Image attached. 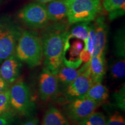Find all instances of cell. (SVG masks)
<instances>
[{
  "mask_svg": "<svg viewBox=\"0 0 125 125\" xmlns=\"http://www.w3.org/2000/svg\"><path fill=\"white\" fill-rule=\"evenodd\" d=\"M68 31L67 25L55 24L46 28L41 36L45 67L54 74L63 64Z\"/></svg>",
  "mask_w": 125,
  "mask_h": 125,
  "instance_id": "cell-1",
  "label": "cell"
},
{
  "mask_svg": "<svg viewBox=\"0 0 125 125\" xmlns=\"http://www.w3.org/2000/svg\"><path fill=\"white\" fill-rule=\"evenodd\" d=\"M15 54L19 60L31 68L41 65L43 60L42 40L38 32L23 30L19 39Z\"/></svg>",
  "mask_w": 125,
  "mask_h": 125,
  "instance_id": "cell-2",
  "label": "cell"
},
{
  "mask_svg": "<svg viewBox=\"0 0 125 125\" xmlns=\"http://www.w3.org/2000/svg\"><path fill=\"white\" fill-rule=\"evenodd\" d=\"M68 23L90 22L96 19L103 10L101 0H66Z\"/></svg>",
  "mask_w": 125,
  "mask_h": 125,
  "instance_id": "cell-3",
  "label": "cell"
},
{
  "mask_svg": "<svg viewBox=\"0 0 125 125\" xmlns=\"http://www.w3.org/2000/svg\"><path fill=\"white\" fill-rule=\"evenodd\" d=\"M23 30L12 19L0 18V64L15 54L17 43Z\"/></svg>",
  "mask_w": 125,
  "mask_h": 125,
  "instance_id": "cell-4",
  "label": "cell"
},
{
  "mask_svg": "<svg viewBox=\"0 0 125 125\" xmlns=\"http://www.w3.org/2000/svg\"><path fill=\"white\" fill-rule=\"evenodd\" d=\"M11 109L16 114L30 116L35 109L29 86L23 80H17L9 89Z\"/></svg>",
  "mask_w": 125,
  "mask_h": 125,
  "instance_id": "cell-5",
  "label": "cell"
},
{
  "mask_svg": "<svg viewBox=\"0 0 125 125\" xmlns=\"http://www.w3.org/2000/svg\"><path fill=\"white\" fill-rule=\"evenodd\" d=\"M82 67V70L79 75L59 92V100L64 104L84 97L93 85V82L89 70V62H85Z\"/></svg>",
  "mask_w": 125,
  "mask_h": 125,
  "instance_id": "cell-6",
  "label": "cell"
},
{
  "mask_svg": "<svg viewBox=\"0 0 125 125\" xmlns=\"http://www.w3.org/2000/svg\"><path fill=\"white\" fill-rule=\"evenodd\" d=\"M99 106L97 103L83 97L64 103L62 109L73 125H81Z\"/></svg>",
  "mask_w": 125,
  "mask_h": 125,
  "instance_id": "cell-7",
  "label": "cell"
},
{
  "mask_svg": "<svg viewBox=\"0 0 125 125\" xmlns=\"http://www.w3.org/2000/svg\"><path fill=\"white\" fill-rule=\"evenodd\" d=\"M18 17L31 29H44L49 23L45 4L37 2L25 5L19 12Z\"/></svg>",
  "mask_w": 125,
  "mask_h": 125,
  "instance_id": "cell-8",
  "label": "cell"
},
{
  "mask_svg": "<svg viewBox=\"0 0 125 125\" xmlns=\"http://www.w3.org/2000/svg\"><path fill=\"white\" fill-rule=\"evenodd\" d=\"M38 90V96L43 101L56 98L60 92V85L56 75L45 67L39 76Z\"/></svg>",
  "mask_w": 125,
  "mask_h": 125,
  "instance_id": "cell-9",
  "label": "cell"
},
{
  "mask_svg": "<svg viewBox=\"0 0 125 125\" xmlns=\"http://www.w3.org/2000/svg\"><path fill=\"white\" fill-rule=\"evenodd\" d=\"M22 68V62L15 54L3 61L0 65V77L9 85H12L19 78Z\"/></svg>",
  "mask_w": 125,
  "mask_h": 125,
  "instance_id": "cell-10",
  "label": "cell"
},
{
  "mask_svg": "<svg viewBox=\"0 0 125 125\" xmlns=\"http://www.w3.org/2000/svg\"><path fill=\"white\" fill-rule=\"evenodd\" d=\"M94 26L95 39L94 47L92 56L105 54L107 41L108 26L103 16H98L96 19Z\"/></svg>",
  "mask_w": 125,
  "mask_h": 125,
  "instance_id": "cell-11",
  "label": "cell"
},
{
  "mask_svg": "<svg viewBox=\"0 0 125 125\" xmlns=\"http://www.w3.org/2000/svg\"><path fill=\"white\" fill-rule=\"evenodd\" d=\"M49 21L57 23L67 17L68 5L66 0H53L45 4Z\"/></svg>",
  "mask_w": 125,
  "mask_h": 125,
  "instance_id": "cell-12",
  "label": "cell"
},
{
  "mask_svg": "<svg viewBox=\"0 0 125 125\" xmlns=\"http://www.w3.org/2000/svg\"><path fill=\"white\" fill-rule=\"evenodd\" d=\"M89 70L93 83L102 82L106 73L105 54L92 56L89 62Z\"/></svg>",
  "mask_w": 125,
  "mask_h": 125,
  "instance_id": "cell-13",
  "label": "cell"
},
{
  "mask_svg": "<svg viewBox=\"0 0 125 125\" xmlns=\"http://www.w3.org/2000/svg\"><path fill=\"white\" fill-rule=\"evenodd\" d=\"M82 70V67L78 70L75 67L62 64L55 74L60 85V91L71 83L79 75Z\"/></svg>",
  "mask_w": 125,
  "mask_h": 125,
  "instance_id": "cell-14",
  "label": "cell"
},
{
  "mask_svg": "<svg viewBox=\"0 0 125 125\" xmlns=\"http://www.w3.org/2000/svg\"><path fill=\"white\" fill-rule=\"evenodd\" d=\"M41 125H71L62 112L56 107H51L45 112Z\"/></svg>",
  "mask_w": 125,
  "mask_h": 125,
  "instance_id": "cell-15",
  "label": "cell"
},
{
  "mask_svg": "<svg viewBox=\"0 0 125 125\" xmlns=\"http://www.w3.org/2000/svg\"><path fill=\"white\" fill-rule=\"evenodd\" d=\"M84 97L94 101L100 105L107 102L108 99V90L101 82L94 83Z\"/></svg>",
  "mask_w": 125,
  "mask_h": 125,
  "instance_id": "cell-16",
  "label": "cell"
},
{
  "mask_svg": "<svg viewBox=\"0 0 125 125\" xmlns=\"http://www.w3.org/2000/svg\"><path fill=\"white\" fill-rule=\"evenodd\" d=\"M102 7L109 13L108 18L114 20L125 15V0H101Z\"/></svg>",
  "mask_w": 125,
  "mask_h": 125,
  "instance_id": "cell-17",
  "label": "cell"
},
{
  "mask_svg": "<svg viewBox=\"0 0 125 125\" xmlns=\"http://www.w3.org/2000/svg\"><path fill=\"white\" fill-rule=\"evenodd\" d=\"M90 24V22L76 23L71 30H68L65 42H69L70 39L75 38L82 40L85 43L88 37Z\"/></svg>",
  "mask_w": 125,
  "mask_h": 125,
  "instance_id": "cell-18",
  "label": "cell"
},
{
  "mask_svg": "<svg viewBox=\"0 0 125 125\" xmlns=\"http://www.w3.org/2000/svg\"><path fill=\"white\" fill-rule=\"evenodd\" d=\"M95 32L94 24L90 23L89 31L87 41L84 45L83 49L80 54V59L82 62H89L93 54L94 47Z\"/></svg>",
  "mask_w": 125,
  "mask_h": 125,
  "instance_id": "cell-19",
  "label": "cell"
},
{
  "mask_svg": "<svg viewBox=\"0 0 125 125\" xmlns=\"http://www.w3.org/2000/svg\"><path fill=\"white\" fill-rule=\"evenodd\" d=\"M114 48L115 53L118 59H125V30H119L114 37Z\"/></svg>",
  "mask_w": 125,
  "mask_h": 125,
  "instance_id": "cell-20",
  "label": "cell"
},
{
  "mask_svg": "<svg viewBox=\"0 0 125 125\" xmlns=\"http://www.w3.org/2000/svg\"><path fill=\"white\" fill-rule=\"evenodd\" d=\"M111 75L115 79H122L125 75V59H118L114 62L110 70Z\"/></svg>",
  "mask_w": 125,
  "mask_h": 125,
  "instance_id": "cell-21",
  "label": "cell"
},
{
  "mask_svg": "<svg viewBox=\"0 0 125 125\" xmlns=\"http://www.w3.org/2000/svg\"><path fill=\"white\" fill-rule=\"evenodd\" d=\"M81 125H106L105 117L100 112H94L83 121Z\"/></svg>",
  "mask_w": 125,
  "mask_h": 125,
  "instance_id": "cell-22",
  "label": "cell"
},
{
  "mask_svg": "<svg viewBox=\"0 0 125 125\" xmlns=\"http://www.w3.org/2000/svg\"><path fill=\"white\" fill-rule=\"evenodd\" d=\"M125 85L113 94L114 105L125 111Z\"/></svg>",
  "mask_w": 125,
  "mask_h": 125,
  "instance_id": "cell-23",
  "label": "cell"
},
{
  "mask_svg": "<svg viewBox=\"0 0 125 125\" xmlns=\"http://www.w3.org/2000/svg\"><path fill=\"white\" fill-rule=\"evenodd\" d=\"M12 110L9 89L0 93V115Z\"/></svg>",
  "mask_w": 125,
  "mask_h": 125,
  "instance_id": "cell-24",
  "label": "cell"
},
{
  "mask_svg": "<svg viewBox=\"0 0 125 125\" xmlns=\"http://www.w3.org/2000/svg\"><path fill=\"white\" fill-rule=\"evenodd\" d=\"M106 125H125L124 117L118 112H115L106 121Z\"/></svg>",
  "mask_w": 125,
  "mask_h": 125,
  "instance_id": "cell-25",
  "label": "cell"
},
{
  "mask_svg": "<svg viewBox=\"0 0 125 125\" xmlns=\"http://www.w3.org/2000/svg\"><path fill=\"white\" fill-rule=\"evenodd\" d=\"M16 115L12 110L0 115V125H12Z\"/></svg>",
  "mask_w": 125,
  "mask_h": 125,
  "instance_id": "cell-26",
  "label": "cell"
},
{
  "mask_svg": "<svg viewBox=\"0 0 125 125\" xmlns=\"http://www.w3.org/2000/svg\"><path fill=\"white\" fill-rule=\"evenodd\" d=\"M10 86V85H9L6 81H5L2 78L0 77V93L8 90Z\"/></svg>",
  "mask_w": 125,
  "mask_h": 125,
  "instance_id": "cell-27",
  "label": "cell"
},
{
  "mask_svg": "<svg viewBox=\"0 0 125 125\" xmlns=\"http://www.w3.org/2000/svg\"><path fill=\"white\" fill-rule=\"evenodd\" d=\"M38 119L36 117H32L28 119L26 121L23 123L22 125H38Z\"/></svg>",
  "mask_w": 125,
  "mask_h": 125,
  "instance_id": "cell-28",
  "label": "cell"
},
{
  "mask_svg": "<svg viewBox=\"0 0 125 125\" xmlns=\"http://www.w3.org/2000/svg\"><path fill=\"white\" fill-rule=\"evenodd\" d=\"M34 1L37 2H39V3H41V4H46V3L51 2V1H53V0H34Z\"/></svg>",
  "mask_w": 125,
  "mask_h": 125,
  "instance_id": "cell-29",
  "label": "cell"
},
{
  "mask_svg": "<svg viewBox=\"0 0 125 125\" xmlns=\"http://www.w3.org/2000/svg\"><path fill=\"white\" fill-rule=\"evenodd\" d=\"M0 1H1V0H0Z\"/></svg>",
  "mask_w": 125,
  "mask_h": 125,
  "instance_id": "cell-30",
  "label": "cell"
}]
</instances>
